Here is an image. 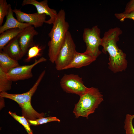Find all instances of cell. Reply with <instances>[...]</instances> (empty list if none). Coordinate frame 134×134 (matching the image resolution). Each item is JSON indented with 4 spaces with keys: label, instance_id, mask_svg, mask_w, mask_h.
I'll return each instance as SVG.
<instances>
[{
    "label": "cell",
    "instance_id": "obj_1",
    "mask_svg": "<svg viewBox=\"0 0 134 134\" xmlns=\"http://www.w3.org/2000/svg\"><path fill=\"white\" fill-rule=\"evenodd\" d=\"M122 32L118 27L111 28L104 33L101 38L102 51L105 54H109V68L114 73L125 70L127 67L126 55L117 44Z\"/></svg>",
    "mask_w": 134,
    "mask_h": 134
},
{
    "label": "cell",
    "instance_id": "obj_2",
    "mask_svg": "<svg viewBox=\"0 0 134 134\" xmlns=\"http://www.w3.org/2000/svg\"><path fill=\"white\" fill-rule=\"evenodd\" d=\"M65 16L64 10L61 9L59 11L48 34L50 40L48 43V56L50 61L53 63H54L68 31L69 25L65 20Z\"/></svg>",
    "mask_w": 134,
    "mask_h": 134
},
{
    "label": "cell",
    "instance_id": "obj_3",
    "mask_svg": "<svg viewBox=\"0 0 134 134\" xmlns=\"http://www.w3.org/2000/svg\"><path fill=\"white\" fill-rule=\"evenodd\" d=\"M45 73L43 70L40 74L32 87L28 91L21 94H12L4 92H0V96L8 98L16 102L22 108V115L27 119L34 120L44 117L43 113H39L33 108L31 103V98Z\"/></svg>",
    "mask_w": 134,
    "mask_h": 134
},
{
    "label": "cell",
    "instance_id": "obj_4",
    "mask_svg": "<svg viewBox=\"0 0 134 134\" xmlns=\"http://www.w3.org/2000/svg\"><path fill=\"white\" fill-rule=\"evenodd\" d=\"M79 99L75 104L73 113L75 117H88L93 113L96 109L103 100V95L98 89L92 87L80 96Z\"/></svg>",
    "mask_w": 134,
    "mask_h": 134
},
{
    "label": "cell",
    "instance_id": "obj_5",
    "mask_svg": "<svg viewBox=\"0 0 134 134\" xmlns=\"http://www.w3.org/2000/svg\"><path fill=\"white\" fill-rule=\"evenodd\" d=\"M76 52L75 44L68 31L54 62L56 69L64 70L71 62Z\"/></svg>",
    "mask_w": 134,
    "mask_h": 134
},
{
    "label": "cell",
    "instance_id": "obj_6",
    "mask_svg": "<svg viewBox=\"0 0 134 134\" xmlns=\"http://www.w3.org/2000/svg\"><path fill=\"white\" fill-rule=\"evenodd\" d=\"M100 33V30L97 25L91 28L84 29L83 38L86 47L85 51L84 52L85 54L97 58L101 53L99 48L101 42Z\"/></svg>",
    "mask_w": 134,
    "mask_h": 134
},
{
    "label": "cell",
    "instance_id": "obj_7",
    "mask_svg": "<svg viewBox=\"0 0 134 134\" xmlns=\"http://www.w3.org/2000/svg\"><path fill=\"white\" fill-rule=\"evenodd\" d=\"M60 83L64 91L80 96L85 93L88 88L84 85L82 78L77 74H64L61 79Z\"/></svg>",
    "mask_w": 134,
    "mask_h": 134
},
{
    "label": "cell",
    "instance_id": "obj_8",
    "mask_svg": "<svg viewBox=\"0 0 134 134\" xmlns=\"http://www.w3.org/2000/svg\"><path fill=\"white\" fill-rule=\"evenodd\" d=\"M46 59L42 57L38 60L35 59L31 65L19 66L10 69L7 73L8 78L12 81L24 80L32 78L33 76L32 69L37 64L46 61Z\"/></svg>",
    "mask_w": 134,
    "mask_h": 134
},
{
    "label": "cell",
    "instance_id": "obj_9",
    "mask_svg": "<svg viewBox=\"0 0 134 134\" xmlns=\"http://www.w3.org/2000/svg\"><path fill=\"white\" fill-rule=\"evenodd\" d=\"M13 10L19 22L31 24L35 28L42 27L46 21V15L45 14H40L37 12L27 13L22 11L20 9H18L15 7Z\"/></svg>",
    "mask_w": 134,
    "mask_h": 134
},
{
    "label": "cell",
    "instance_id": "obj_10",
    "mask_svg": "<svg viewBox=\"0 0 134 134\" xmlns=\"http://www.w3.org/2000/svg\"><path fill=\"white\" fill-rule=\"evenodd\" d=\"M48 2L47 0H44L40 2L36 0H24L22 5L24 6L30 4L34 6L38 13L45 14L50 17L49 19L46 20L45 23L49 24H53L56 19L58 13L55 10L49 8Z\"/></svg>",
    "mask_w": 134,
    "mask_h": 134
},
{
    "label": "cell",
    "instance_id": "obj_11",
    "mask_svg": "<svg viewBox=\"0 0 134 134\" xmlns=\"http://www.w3.org/2000/svg\"><path fill=\"white\" fill-rule=\"evenodd\" d=\"M34 28L31 26L26 28L17 36L23 56L30 48L35 45L34 38L38 34V33Z\"/></svg>",
    "mask_w": 134,
    "mask_h": 134
},
{
    "label": "cell",
    "instance_id": "obj_12",
    "mask_svg": "<svg viewBox=\"0 0 134 134\" xmlns=\"http://www.w3.org/2000/svg\"><path fill=\"white\" fill-rule=\"evenodd\" d=\"M11 5L9 4V11L6 16V21L3 25L0 27V34L9 29L14 28L24 29L32 26L30 24L22 23L19 22L14 17Z\"/></svg>",
    "mask_w": 134,
    "mask_h": 134
},
{
    "label": "cell",
    "instance_id": "obj_13",
    "mask_svg": "<svg viewBox=\"0 0 134 134\" xmlns=\"http://www.w3.org/2000/svg\"><path fill=\"white\" fill-rule=\"evenodd\" d=\"M97 58L87 55L84 52L81 53L76 52L71 62L64 69L80 68L87 66L95 61Z\"/></svg>",
    "mask_w": 134,
    "mask_h": 134
},
{
    "label": "cell",
    "instance_id": "obj_14",
    "mask_svg": "<svg viewBox=\"0 0 134 134\" xmlns=\"http://www.w3.org/2000/svg\"><path fill=\"white\" fill-rule=\"evenodd\" d=\"M2 50L12 58L17 61L24 56L17 37L10 41Z\"/></svg>",
    "mask_w": 134,
    "mask_h": 134
},
{
    "label": "cell",
    "instance_id": "obj_15",
    "mask_svg": "<svg viewBox=\"0 0 134 134\" xmlns=\"http://www.w3.org/2000/svg\"><path fill=\"white\" fill-rule=\"evenodd\" d=\"M20 66L18 61L8 55L2 50L0 51V68L6 73L11 69Z\"/></svg>",
    "mask_w": 134,
    "mask_h": 134
},
{
    "label": "cell",
    "instance_id": "obj_16",
    "mask_svg": "<svg viewBox=\"0 0 134 134\" xmlns=\"http://www.w3.org/2000/svg\"><path fill=\"white\" fill-rule=\"evenodd\" d=\"M24 29L19 28L11 29L8 30L0 34V50H2L3 47L10 41L17 37Z\"/></svg>",
    "mask_w": 134,
    "mask_h": 134
},
{
    "label": "cell",
    "instance_id": "obj_17",
    "mask_svg": "<svg viewBox=\"0 0 134 134\" xmlns=\"http://www.w3.org/2000/svg\"><path fill=\"white\" fill-rule=\"evenodd\" d=\"M12 81L8 77L7 73L0 68V92H5L11 88Z\"/></svg>",
    "mask_w": 134,
    "mask_h": 134
},
{
    "label": "cell",
    "instance_id": "obj_18",
    "mask_svg": "<svg viewBox=\"0 0 134 134\" xmlns=\"http://www.w3.org/2000/svg\"><path fill=\"white\" fill-rule=\"evenodd\" d=\"M8 113L14 119L23 125L28 134H33V131L30 127V125L25 118L23 116H18L15 113L10 111H9Z\"/></svg>",
    "mask_w": 134,
    "mask_h": 134
},
{
    "label": "cell",
    "instance_id": "obj_19",
    "mask_svg": "<svg viewBox=\"0 0 134 134\" xmlns=\"http://www.w3.org/2000/svg\"><path fill=\"white\" fill-rule=\"evenodd\" d=\"M27 120L30 125L34 126L38 125L52 121L60 122L59 119L56 117L52 116L46 117H43L34 120Z\"/></svg>",
    "mask_w": 134,
    "mask_h": 134
},
{
    "label": "cell",
    "instance_id": "obj_20",
    "mask_svg": "<svg viewBox=\"0 0 134 134\" xmlns=\"http://www.w3.org/2000/svg\"><path fill=\"white\" fill-rule=\"evenodd\" d=\"M42 48L38 45H35L30 48L28 51L27 57L25 61L29 62L33 58L40 56Z\"/></svg>",
    "mask_w": 134,
    "mask_h": 134
},
{
    "label": "cell",
    "instance_id": "obj_21",
    "mask_svg": "<svg viewBox=\"0 0 134 134\" xmlns=\"http://www.w3.org/2000/svg\"><path fill=\"white\" fill-rule=\"evenodd\" d=\"M134 118V115H126L124 126L125 134H134V128L133 124V120Z\"/></svg>",
    "mask_w": 134,
    "mask_h": 134
},
{
    "label": "cell",
    "instance_id": "obj_22",
    "mask_svg": "<svg viewBox=\"0 0 134 134\" xmlns=\"http://www.w3.org/2000/svg\"><path fill=\"white\" fill-rule=\"evenodd\" d=\"M9 10V4L6 0H0V26H2L4 17L7 15Z\"/></svg>",
    "mask_w": 134,
    "mask_h": 134
},
{
    "label": "cell",
    "instance_id": "obj_23",
    "mask_svg": "<svg viewBox=\"0 0 134 134\" xmlns=\"http://www.w3.org/2000/svg\"><path fill=\"white\" fill-rule=\"evenodd\" d=\"M115 16L121 22L123 21L126 19H131L134 20V11L127 14L123 13H116L115 14Z\"/></svg>",
    "mask_w": 134,
    "mask_h": 134
},
{
    "label": "cell",
    "instance_id": "obj_24",
    "mask_svg": "<svg viewBox=\"0 0 134 134\" xmlns=\"http://www.w3.org/2000/svg\"><path fill=\"white\" fill-rule=\"evenodd\" d=\"M134 11V0H130L127 4L124 13H129Z\"/></svg>",
    "mask_w": 134,
    "mask_h": 134
}]
</instances>
